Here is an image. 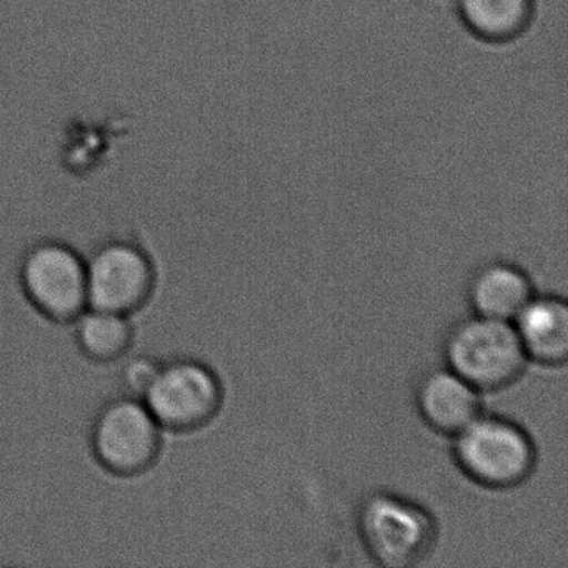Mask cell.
Wrapping results in <instances>:
<instances>
[{"mask_svg": "<svg viewBox=\"0 0 568 568\" xmlns=\"http://www.w3.org/2000/svg\"><path fill=\"white\" fill-rule=\"evenodd\" d=\"M357 530L368 555L388 568L422 564L434 550L438 531L430 511L390 491H374L362 501Z\"/></svg>", "mask_w": 568, "mask_h": 568, "instance_id": "cell-1", "label": "cell"}, {"mask_svg": "<svg viewBox=\"0 0 568 568\" xmlns=\"http://www.w3.org/2000/svg\"><path fill=\"white\" fill-rule=\"evenodd\" d=\"M454 437L455 462L481 487H517L537 465L530 435L508 418L480 414Z\"/></svg>", "mask_w": 568, "mask_h": 568, "instance_id": "cell-2", "label": "cell"}, {"mask_svg": "<svg viewBox=\"0 0 568 568\" xmlns=\"http://www.w3.org/2000/svg\"><path fill=\"white\" fill-rule=\"evenodd\" d=\"M444 354L447 367L480 392L514 384L528 361L511 322L477 314L450 328Z\"/></svg>", "mask_w": 568, "mask_h": 568, "instance_id": "cell-3", "label": "cell"}, {"mask_svg": "<svg viewBox=\"0 0 568 568\" xmlns=\"http://www.w3.org/2000/svg\"><path fill=\"white\" fill-rule=\"evenodd\" d=\"M89 444L95 462L114 477L148 474L164 448V428L141 398L124 394L99 408Z\"/></svg>", "mask_w": 568, "mask_h": 568, "instance_id": "cell-4", "label": "cell"}, {"mask_svg": "<svg viewBox=\"0 0 568 568\" xmlns=\"http://www.w3.org/2000/svg\"><path fill=\"white\" fill-rule=\"evenodd\" d=\"M19 284L29 304L54 324H72L89 308L85 258L59 239H42L26 248Z\"/></svg>", "mask_w": 568, "mask_h": 568, "instance_id": "cell-5", "label": "cell"}, {"mask_svg": "<svg viewBox=\"0 0 568 568\" xmlns=\"http://www.w3.org/2000/svg\"><path fill=\"white\" fill-rule=\"evenodd\" d=\"M164 430L187 434L207 427L224 404V385L214 368L191 357L161 361L141 398Z\"/></svg>", "mask_w": 568, "mask_h": 568, "instance_id": "cell-6", "label": "cell"}, {"mask_svg": "<svg viewBox=\"0 0 568 568\" xmlns=\"http://www.w3.org/2000/svg\"><path fill=\"white\" fill-rule=\"evenodd\" d=\"M89 307L134 315L151 301L158 272L149 252L131 239H109L85 258Z\"/></svg>", "mask_w": 568, "mask_h": 568, "instance_id": "cell-7", "label": "cell"}, {"mask_svg": "<svg viewBox=\"0 0 568 568\" xmlns=\"http://www.w3.org/2000/svg\"><path fill=\"white\" fill-rule=\"evenodd\" d=\"M415 400L425 424L452 437L484 414L480 390L448 367L425 374Z\"/></svg>", "mask_w": 568, "mask_h": 568, "instance_id": "cell-8", "label": "cell"}, {"mask_svg": "<svg viewBox=\"0 0 568 568\" xmlns=\"http://www.w3.org/2000/svg\"><path fill=\"white\" fill-rule=\"evenodd\" d=\"M525 354L545 365H561L568 355V307L554 295L534 297L514 318Z\"/></svg>", "mask_w": 568, "mask_h": 568, "instance_id": "cell-9", "label": "cell"}, {"mask_svg": "<svg viewBox=\"0 0 568 568\" xmlns=\"http://www.w3.org/2000/svg\"><path fill=\"white\" fill-rule=\"evenodd\" d=\"M534 295L527 272L510 262L481 265L468 284L475 314L498 321L514 322Z\"/></svg>", "mask_w": 568, "mask_h": 568, "instance_id": "cell-10", "label": "cell"}, {"mask_svg": "<svg viewBox=\"0 0 568 568\" xmlns=\"http://www.w3.org/2000/svg\"><path fill=\"white\" fill-rule=\"evenodd\" d=\"M72 324L79 351L95 364L121 361L134 345V325L128 315L89 307Z\"/></svg>", "mask_w": 568, "mask_h": 568, "instance_id": "cell-11", "label": "cell"}, {"mask_svg": "<svg viewBox=\"0 0 568 568\" xmlns=\"http://www.w3.org/2000/svg\"><path fill=\"white\" fill-rule=\"evenodd\" d=\"M462 16L478 38L510 41L527 26L530 0H462Z\"/></svg>", "mask_w": 568, "mask_h": 568, "instance_id": "cell-12", "label": "cell"}, {"mask_svg": "<svg viewBox=\"0 0 568 568\" xmlns=\"http://www.w3.org/2000/svg\"><path fill=\"white\" fill-rule=\"evenodd\" d=\"M159 364H161L159 358L149 357V355L129 358L121 372V382L125 394L138 398L144 397L158 374Z\"/></svg>", "mask_w": 568, "mask_h": 568, "instance_id": "cell-13", "label": "cell"}]
</instances>
